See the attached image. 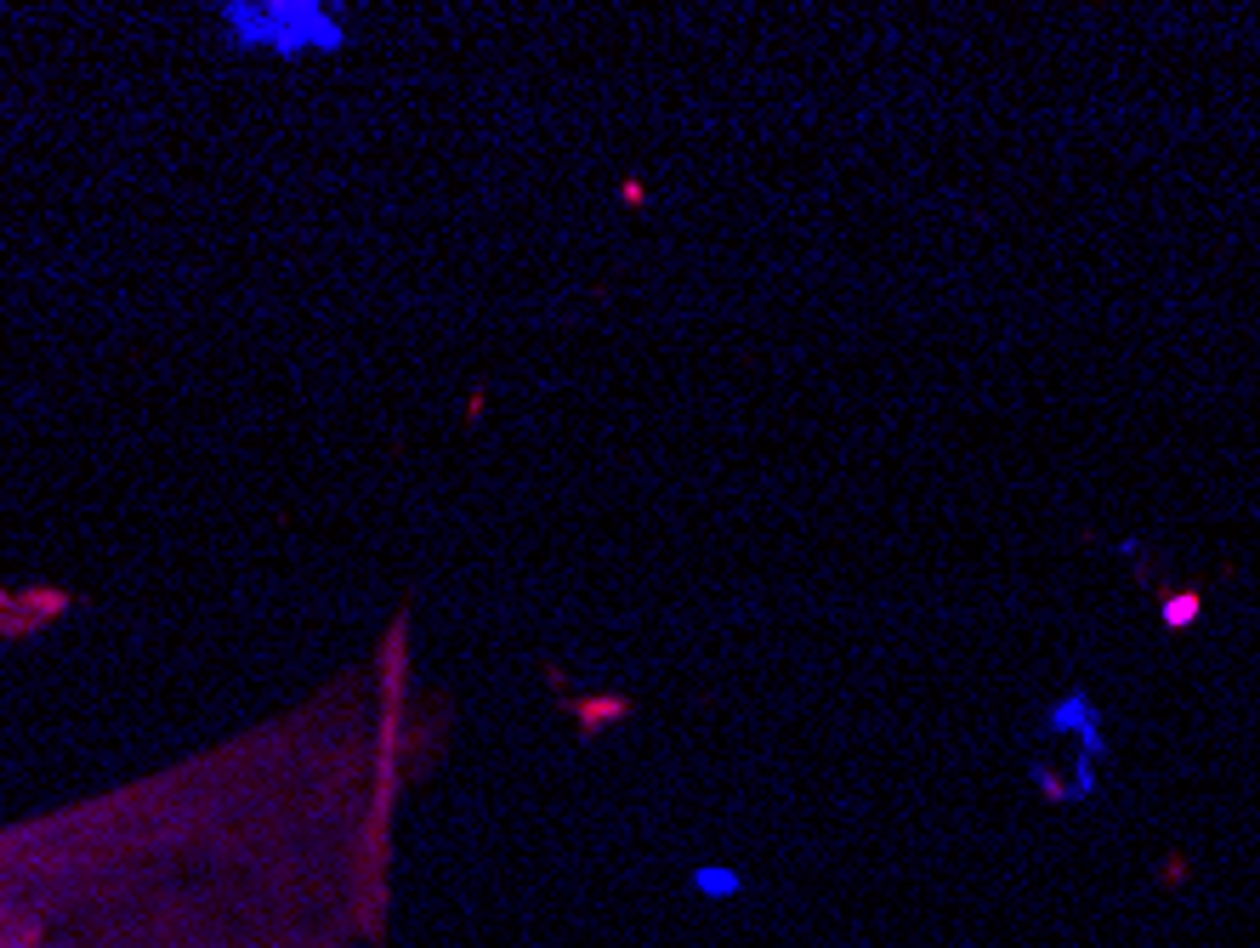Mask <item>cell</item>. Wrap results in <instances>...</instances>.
Returning <instances> with one entry per match:
<instances>
[{
	"instance_id": "1",
	"label": "cell",
	"mask_w": 1260,
	"mask_h": 948,
	"mask_svg": "<svg viewBox=\"0 0 1260 948\" xmlns=\"http://www.w3.org/2000/svg\"><path fill=\"white\" fill-rule=\"evenodd\" d=\"M1198 608H1204L1198 591H1170V597H1164V625H1170V631H1187L1192 619H1198Z\"/></svg>"
}]
</instances>
